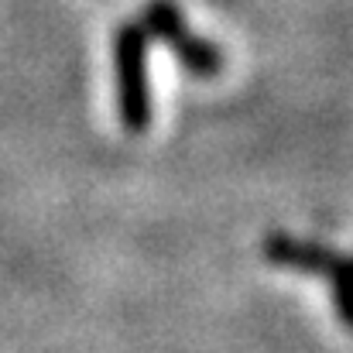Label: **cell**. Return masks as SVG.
Returning a JSON list of instances; mask_svg holds the SVG:
<instances>
[{
    "label": "cell",
    "instance_id": "277c9868",
    "mask_svg": "<svg viewBox=\"0 0 353 353\" xmlns=\"http://www.w3.org/2000/svg\"><path fill=\"white\" fill-rule=\"evenodd\" d=\"M148 31L151 41H161V45H175L189 34V21H185V10L175 3V0H148L141 7V17H137Z\"/></svg>",
    "mask_w": 353,
    "mask_h": 353
},
{
    "label": "cell",
    "instance_id": "6da1fadb",
    "mask_svg": "<svg viewBox=\"0 0 353 353\" xmlns=\"http://www.w3.org/2000/svg\"><path fill=\"white\" fill-rule=\"evenodd\" d=\"M151 38L137 17L114 28V76H117V117L130 134H144L154 117L151 97Z\"/></svg>",
    "mask_w": 353,
    "mask_h": 353
},
{
    "label": "cell",
    "instance_id": "3957f363",
    "mask_svg": "<svg viewBox=\"0 0 353 353\" xmlns=\"http://www.w3.org/2000/svg\"><path fill=\"white\" fill-rule=\"evenodd\" d=\"M172 55L179 59V65H182L185 72H192V76H199V79H213V76H220L223 65H227L223 48H220L216 41L203 38V34H192V31H189L182 41L172 45Z\"/></svg>",
    "mask_w": 353,
    "mask_h": 353
},
{
    "label": "cell",
    "instance_id": "7a4b0ae2",
    "mask_svg": "<svg viewBox=\"0 0 353 353\" xmlns=\"http://www.w3.org/2000/svg\"><path fill=\"white\" fill-rule=\"evenodd\" d=\"M261 254L278 268H292L299 274L323 278V271L333 257V247H326L319 240H299L292 234H268L261 243Z\"/></svg>",
    "mask_w": 353,
    "mask_h": 353
},
{
    "label": "cell",
    "instance_id": "5b68a950",
    "mask_svg": "<svg viewBox=\"0 0 353 353\" xmlns=\"http://www.w3.org/2000/svg\"><path fill=\"white\" fill-rule=\"evenodd\" d=\"M330 295H333V309L343 319V326L353 333V254H336L330 257L326 271H323Z\"/></svg>",
    "mask_w": 353,
    "mask_h": 353
}]
</instances>
